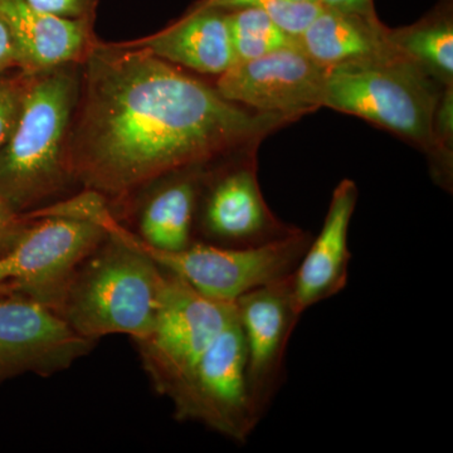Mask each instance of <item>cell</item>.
Instances as JSON below:
<instances>
[{"label":"cell","mask_w":453,"mask_h":453,"mask_svg":"<svg viewBox=\"0 0 453 453\" xmlns=\"http://www.w3.org/2000/svg\"><path fill=\"white\" fill-rule=\"evenodd\" d=\"M105 228L148 255L160 267L210 299L235 303L247 292L292 275L308 250L311 234L300 231L259 247H220L196 242L179 252L151 249L109 217Z\"/></svg>","instance_id":"5b68a950"},{"label":"cell","mask_w":453,"mask_h":453,"mask_svg":"<svg viewBox=\"0 0 453 453\" xmlns=\"http://www.w3.org/2000/svg\"><path fill=\"white\" fill-rule=\"evenodd\" d=\"M0 16L16 44L18 71L26 74L81 65L97 43L94 20L56 16L25 0H0Z\"/></svg>","instance_id":"4fadbf2b"},{"label":"cell","mask_w":453,"mask_h":453,"mask_svg":"<svg viewBox=\"0 0 453 453\" xmlns=\"http://www.w3.org/2000/svg\"><path fill=\"white\" fill-rule=\"evenodd\" d=\"M20 294L19 288L14 282L0 283V295Z\"/></svg>","instance_id":"484cf974"},{"label":"cell","mask_w":453,"mask_h":453,"mask_svg":"<svg viewBox=\"0 0 453 453\" xmlns=\"http://www.w3.org/2000/svg\"><path fill=\"white\" fill-rule=\"evenodd\" d=\"M79 67L27 74L16 127L0 150V196L18 213L38 210L73 180L68 140L79 98Z\"/></svg>","instance_id":"7a4b0ae2"},{"label":"cell","mask_w":453,"mask_h":453,"mask_svg":"<svg viewBox=\"0 0 453 453\" xmlns=\"http://www.w3.org/2000/svg\"><path fill=\"white\" fill-rule=\"evenodd\" d=\"M198 7L219 9V11L258 9L273 18L277 25L292 37H297L300 33L305 31L306 27L324 8L320 3L295 4L286 0H204Z\"/></svg>","instance_id":"ffe728a7"},{"label":"cell","mask_w":453,"mask_h":453,"mask_svg":"<svg viewBox=\"0 0 453 453\" xmlns=\"http://www.w3.org/2000/svg\"><path fill=\"white\" fill-rule=\"evenodd\" d=\"M178 421L196 422L244 443L257 428L246 377V350L237 311L196 365L170 390Z\"/></svg>","instance_id":"8992f818"},{"label":"cell","mask_w":453,"mask_h":453,"mask_svg":"<svg viewBox=\"0 0 453 453\" xmlns=\"http://www.w3.org/2000/svg\"><path fill=\"white\" fill-rule=\"evenodd\" d=\"M357 187L350 179L334 190L323 228L311 238L292 275L294 300L301 315L347 288L351 253L349 226L357 202Z\"/></svg>","instance_id":"5bb4252c"},{"label":"cell","mask_w":453,"mask_h":453,"mask_svg":"<svg viewBox=\"0 0 453 453\" xmlns=\"http://www.w3.org/2000/svg\"><path fill=\"white\" fill-rule=\"evenodd\" d=\"M326 73L327 67L294 44L258 58L235 61L219 74L214 88L237 105L296 120L323 107Z\"/></svg>","instance_id":"30bf717a"},{"label":"cell","mask_w":453,"mask_h":453,"mask_svg":"<svg viewBox=\"0 0 453 453\" xmlns=\"http://www.w3.org/2000/svg\"><path fill=\"white\" fill-rule=\"evenodd\" d=\"M443 88L392 46L327 67L323 106L392 131L425 151L432 165L434 116Z\"/></svg>","instance_id":"277c9868"},{"label":"cell","mask_w":453,"mask_h":453,"mask_svg":"<svg viewBox=\"0 0 453 453\" xmlns=\"http://www.w3.org/2000/svg\"><path fill=\"white\" fill-rule=\"evenodd\" d=\"M31 7L73 19L94 20L97 0H25Z\"/></svg>","instance_id":"7402d4cb"},{"label":"cell","mask_w":453,"mask_h":453,"mask_svg":"<svg viewBox=\"0 0 453 453\" xmlns=\"http://www.w3.org/2000/svg\"><path fill=\"white\" fill-rule=\"evenodd\" d=\"M165 273L153 330L136 342L142 366L162 395H169L235 315L234 303L210 299L180 277Z\"/></svg>","instance_id":"52a82bcc"},{"label":"cell","mask_w":453,"mask_h":453,"mask_svg":"<svg viewBox=\"0 0 453 453\" xmlns=\"http://www.w3.org/2000/svg\"><path fill=\"white\" fill-rule=\"evenodd\" d=\"M106 232L74 270L53 310L83 338L96 342L125 334L140 342L153 330L166 273L120 235Z\"/></svg>","instance_id":"3957f363"},{"label":"cell","mask_w":453,"mask_h":453,"mask_svg":"<svg viewBox=\"0 0 453 453\" xmlns=\"http://www.w3.org/2000/svg\"><path fill=\"white\" fill-rule=\"evenodd\" d=\"M294 44L324 67L378 55L392 47L378 18L327 8L294 37Z\"/></svg>","instance_id":"2e32d148"},{"label":"cell","mask_w":453,"mask_h":453,"mask_svg":"<svg viewBox=\"0 0 453 453\" xmlns=\"http://www.w3.org/2000/svg\"><path fill=\"white\" fill-rule=\"evenodd\" d=\"M107 237L98 220L33 217L0 255V283L14 282L20 294L55 308L74 270Z\"/></svg>","instance_id":"ba28073f"},{"label":"cell","mask_w":453,"mask_h":453,"mask_svg":"<svg viewBox=\"0 0 453 453\" xmlns=\"http://www.w3.org/2000/svg\"><path fill=\"white\" fill-rule=\"evenodd\" d=\"M119 44L144 50L169 64L214 76L225 73L237 61L226 13L213 8L198 7L162 32Z\"/></svg>","instance_id":"9a60e30c"},{"label":"cell","mask_w":453,"mask_h":453,"mask_svg":"<svg viewBox=\"0 0 453 453\" xmlns=\"http://www.w3.org/2000/svg\"><path fill=\"white\" fill-rule=\"evenodd\" d=\"M27 74L13 71L0 76V150L7 144L12 131L16 127L23 95H25Z\"/></svg>","instance_id":"44dd1931"},{"label":"cell","mask_w":453,"mask_h":453,"mask_svg":"<svg viewBox=\"0 0 453 453\" xmlns=\"http://www.w3.org/2000/svg\"><path fill=\"white\" fill-rule=\"evenodd\" d=\"M201 231L203 243L259 247L290 237L300 228L285 225L268 207L251 153L211 181L202 203Z\"/></svg>","instance_id":"7c38bea8"},{"label":"cell","mask_w":453,"mask_h":453,"mask_svg":"<svg viewBox=\"0 0 453 453\" xmlns=\"http://www.w3.org/2000/svg\"><path fill=\"white\" fill-rule=\"evenodd\" d=\"M81 65L68 168L104 198L122 201L166 175L256 150L294 121L231 103L144 50L97 41Z\"/></svg>","instance_id":"6da1fadb"},{"label":"cell","mask_w":453,"mask_h":453,"mask_svg":"<svg viewBox=\"0 0 453 453\" xmlns=\"http://www.w3.org/2000/svg\"><path fill=\"white\" fill-rule=\"evenodd\" d=\"M319 3L324 8L334 9V11L377 18L374 8H372V0H319Z\"/></svg>","instance_id":"d4e9b609"},{"label":"cell","mask_w":453,"mask_h":453,"mask_svg":"<svg viewBox=\"0 0 453 453\" xmlns=\"http://www.w3.org/2000/svg\"><path fill=\"white\" fill-rule=\"evenodd\" d=\"M286 2L295 3V4H309V3H319V0H286Z\"/></svg>","instance_id":"4316f807"},{"label":"cell","mask_w":453,"mask_h":453,"mask_svg":"<svg viewBox=\"0 0 453 453\" xmlns=\"http://www.w3.org/2000/svg\"><path fill=\"white\" fill-rule=\"evenodd\" d=\"M226 20L237 61L294 46V37L258 9H234L226 13Z\"/></svg>","instance_id":"d6986e66"},{"label":"cell","mask_w":453,"mask_h":453,"mask_svg":"<svg viewBox=\"0 0 453 453\" xmlns=\"http://www.w3.org/2000/svg\"><path fill=\"white\" fill-rule=\"evenodd\" d=\"M27 222H28V219L25 214L18 213L0 196V255L7 251Z\"/></svg>","instance_id":"603a6c76"},{"label":"cell","mask_w":453,"mask_h":453,"mask_svg":"<svg viewBox=\"0 0 453 453\" xmlns=\"http://www.w3.org/2000/svg\"><path fill=\"white\" fill-rule=\"evenodd\" d=\"M292 275L234 303L246 350L247 388L258 423L286 380L288 342L303 316L295 303Z\"/></svg>","instance_id":"9c48e42d"},{"label":"cell","mask_w":453,"mask_h":453,"mask_svg":"<svg viewBox=\"0 0 453 453\" xmlns=\"http://www.w3.org/2000/svg\"><path fill=\"white\" fill-rule=\"evenodd\" d=\"M95 342L46 303L23 294L0 295V383L27 372L50 377L65 371Z\"/></svg>","instance_id":"8fae6325"},{"label":"cell","mask_w":453,"mask_h":453,"mask_svg":"<svg viewBox=\"0 0 453 453\" xmlns=\"http://www.w3.org/2000/svg\"><path fill=\"white\" fill-rule=\"evenodd\" d=\"M189 172L160 188L146 203L139 238L151 249L179 252L196 242L193 228L201 181L196 172Z\"/></svg>","instance_id":"e0dca14e"},{"label":"cell","mask_w":453,"mask_h":453,"mask_svg":"<svg viewBox=\"0 0 453 453\" xmlns=\"http://www.w3.org/2000/svg\"><path fill=\"white\" fill-rule=\"evenodd\" d=\"M13 71H18L16 44L4 18L0 16V76Z\"/></svg>","instance_id":"cb8c5ba5"},{"label":"cell","mask_w":453,"mask_h":453,"mask_svg":"<svg viewBox=\"0 0 453 453\" xmlns=\"http://www.w3.org/2000/svg\"><path fill=\"white\" fill-rule=\"evenodd\" d=\"M389 43L443 88L453 85V26L447 17L431 18L401 29L387 28Z\"/></svg>","instance_id":"ac0fdd59"}]
</instances>
